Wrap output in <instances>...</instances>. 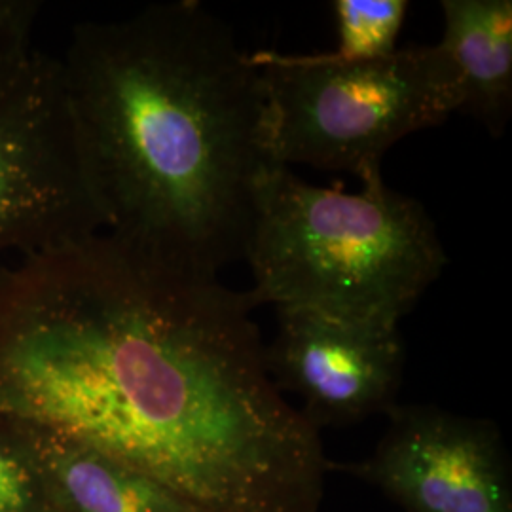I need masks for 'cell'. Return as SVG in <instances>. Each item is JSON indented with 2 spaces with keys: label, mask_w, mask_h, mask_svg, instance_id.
<instances>
[{
  "label": "cell",
  "mask_w": 512,
  "mask_h": 512,
  "mask_svg": "<svg viewBox=\"0 0 512 512\" xmlns=\"http://www.w3.org/2000/svg\"><path fill=\"white\" fill-rule=\"evenodd\" d=\"M247 293L107 234L0 272V416L147 473L196 512H317L319 429L274 384Z\"/></svg>",
  "instance_id": "1"
},
{
  "label": "cell",
  "mask_w": 512,
  "mask_h": 512,
  "mask_svg": "<svg viewBox=\"0 0 512 512\" xmlns=\"http://www.w3.org/2000/svg\"><path fill=\"white\" fill-rule=\"evenodd\" d=\"M61 65L105 234L209 279L243 260L270 160L232 29L194 0L152 4L76 25Z\"/></svg>",
  "instance_id": "2"
},
{
  "label": "cell",
  "mask_w": 512,
  "mask_h": 512,
  "mask_svg": "<svg viewBox=\"0 0 512 512\" xmlns=\"http://www.w3.org/2000/svg\"><path fill=\"white\" fill-rule=\"evenodd\" d=\"M348 194L264 167L245 258L253 306H296L401 325L448 264L418 200L368 177Z\"/></svg>",
  "instance_id": "3"
},
{
  "label": "cell",
  "mask_w": 512,
  "mask_h": 512,
  "mask_svg": "<svg viewBox=\"0 0 512 512\" xmlns=\"http://www.w3.org/2000/svg\"><path fill=\"white\" fill-rule=\"evenodd\" d=\"M264 95L272 164L382 175L384 154L458 112V86L439 46H406L370 61L323 54H249Z\"/></svg>",
  "instance_id": "4"
},
{
  "label": "cell",
  "mask_w": 512,
  "mask_h": 512,
  "mask_svg": "<svg viewBox=\"0 0 512 512\" xmlns=\"http://www.w3.org/2000/svg\"><path fill=\"white\" fill-rule=\"evenodd\" d=\"M105 234L61 59L37 50L0 61V272Z\"/></svg>",
  "instance_id": "5"
},
{
  "label": "cell",
  "mask_w": 512,
  "mask_h": 512,
  "mask_svg": "<svg viewBox=\"0 0 512 512\" xmlns=\"http://www.w3.org/2000/svg\"><path fill=\"white\" fill-rule=\"evenodd\" d=\"M275 311L277 334L264 348L268 372L279 391L302 401L298 410L317 429L397 404L404 368L399 325L296 306Z\"/></svg>",
  "instance_id": "6"
},
{
  "label": "cell",
  "mask_w": 512,
  "mask_h": 512,
  "mask_svg": "<svg viewBox=\"0 0 512 512\" xmlns=\"http://www.w3.org/2000/svg\"><path fill=\"white\" fill-rule=\"evenodd\" d=\"M357 473L408 512H512L511 461L492 421L399 406Z\"/></svg>",
  "instance_id": "7"
},
{
  "label": "cell",
  "mask_w": 512,
  "mask_h": 512,
  "mask_svg": "<svg viewBox=\"0 0 512 512\" xmlns=\"http://www.w3.org/2000/svg\"><path fill=\"white\" fill-rule=\"evenodd\" d=\"M439 46L452 65L458 112L499 137L512 114L511 0H444Z\"/></svg>",
  "instance_id": "8"
},
{
  "label": "cell",
  "mask_w": 512,
  "mask_h": 512,
  "mask_svg": "<svg viewBox=\"0 0 512 512\" xmlns=\"http://www.w3.org/2000/svg\"><path fill=\"white\" fill-rule=\"evenodd\" d=\"M27 427L55 512H196L128 463L37 425Z\"/></svg>",
  "instance_id": "9"
},
{
  "label": "cell",
  "mask_w": 512,
  "mask_h": 512,
  "mask_svg": "<svg viewBox=\"0 0 512 512\" xmlns=\"http://www.w3.org/2000/svg\"><path fill=\"white\" fill-rule=\"evenodd\" d=\"M410 2L406 0H334L342 61H370L395 54Z\"/></svg>",
  "instance_id": "10"
},
{
  "label": "cell",
  "mask_w": 512,
  "mask_h": 512,
  "mask_svg": "<svg viewBox=\"0 0 512 512\" xmlns=\"http://www.w3.org/2000/svg\"><path fill=\"white\" fill-rule=\"evenodd\" d=\"M0 512H55L25 421L0 416Z\"/></svg>",
  "instance_id": "11"
},
{
  "label": "cell",
  "mask_w": 512,
  "mask_h": 512,
  "mask_svg": "<svg viewBox=\"0 0 512 512\" xmlns=\"http://www.w3.org/2000/svg\"><path fill=\"white\" fill-rule=\"evenodd\" d=\"M42 4L37 0H0V61L31 50V31Z\"/></svg>",
  "instance_id": "12"
}]
</instances>
